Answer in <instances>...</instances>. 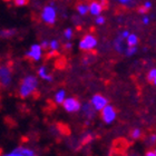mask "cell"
I'll list each match as a JSON object with an SVG mask.
<instances>
[{"mask_svg":"<svg viewBox=\"0 0 156 156\" xmlns=\"http://www.w3.org/2000/svg\"><path fill=\"white\" fill-rule=\"evenodd\" d=\"M39 87V78L34 74H27L21 78L18 86V95L20 98L26 99L36 94Z\"/></svg>","mask_w":156,"mask_h":156,"instance_id":"obj_1","label":"cell"},{"mask_svg":"<svg viewBox=\"0 0 156 156\" xmlns=\"http://www.w3.org/2000/svg\"><path fill=\"white\" fill-rule=\"evenodd\" d=\"M57 17H58V9L56 7L55 1H50L41 8L40 20L46 25H48V26L55 25L57 21Z\"/></svg>","mask_w":156,"mask_h":156,"instance_id":"obj_2","label":"cell"},{"mask_svg":"<svg viewBox=\"0 0 156 156\" xmlns=\"http://www.w3.org/2000/svg\"><path fill=\"white\" fill-rule=\"evenodd\" d=\"M13 84V70L9 64H0V88L9 89Z\"/></svg>","mask_w":156,"mask_h":156,"instance_id":"obj_3","label":"cell"},{"mask_svg":"<svg viewBox=\"0 0 156 156\" xmlns=\"http://www.w3.org/2000/svg\"><path fill=\"white\" fill-rule=\"evenodd\" d=\"M98 45L97 38L93 35V34H86L85 36L81 37V39L78 42V48L80 49L81 51H93Z\"/></svg>","mask_w":156,"mask_h":156,"instance_id":"obj_4","label":"cell"},{"mask_svg":"<svg viewBox=\"0 0 156 156\" xmlns=\"http://www.w3.org/2000/svg\"><path fill=\"white\" fill-rule=\"evenodd\" d=\"M0 156H39L35 148L28 146V145H18L15 148L1 154Z\"/></svg>","mask_w":156,"mask_h":156,"instance_id":"obj_5","label":"cell"},{"mask_svg":"<svg viewBox=\"0 0 156 156\" xmlns=\"http://www.w3.org/2000/svg\"><path fill=\"white\" fill-rule=\"evenodd\" d=\"M44 51H45V49L42 48V46L40 44H33V45L30 46L28 50L26 51V58H28L29 60L31 62H40L42 59V56H44Z\"/></svg>","mask_w":156,"mask_h":156,"instance_id":"obj_6","label":"cell"},{"mask_svg":"<svg viewBox=\"0 0 156 156\" xmlns=\"http://www.w3.org/2000/svg\"><path fill=\"white\" fill-rule=\"evenodd\" d=\"M81 105L83 104L76 97H67L65 101L62 103V106L65 109V112H67L69 114H74V113H77V112L80 111Z\"/></svg>","mask_w":156,"mask_h":156,"instance_id":"obj_7","label":"cell"},{"mask_svg":"<svg viewBox=\"0 0 156 156\" xmlns=\"http://www.w3.org/2000/svg\"><path fill=\"white\" fill-rule=\"evenodd\" d=\"M116 116L117 112L114 106L112 105H107L103 111H101V117L105 124H112L116 119Z\"/></svg>","mask_w":156,"mask_h":156,"instance_id":"obj_8","label":"cell"},{"mask_svg":"<svg viewBox=\"0 0 156 156\" xmlns=\"http://www.w3.org/2000/svg\"><path fill=\"white\" fill-rule=\"evenodd\" d=\"M89 103L93 105V107H94L96 111L101 112L108 105V99L105 97L104 95L95 94L94 96L90 98V101H89Z\"/></svg>","mask_w":156,"mask_h":156,"instance_id":"obj_9","label":"cell"},{"mask_svg":"<svg viewBox=\"0 0 156 156\" xmlns=\"http://www.w3.org/2000/svg\"><path fill=\"white\" fill-rule=\"evenodd\" d=\"M37 76H38L39 79H41L44 81H47V83H51L54 80V77L52 75L49 73L48 67L46 65H41L39 66L37 68Z\"/></svg>","mask_w":156,"mask_h":156,"instance_id":"obj_10","label":"cell"},{"mask_svg":"<svg viewBox=\"0 0 156 156\" xmlns=\"http://www.w3.org/2000/svg\"><path fill=\"white\" fill-rule=\"evenodd\" d=\"M88 5H89V13H90L91 16H94V17L101 16V12H103V10H104V5L101 3V1L91 0Z\"/></svg>","mask_w":156,"mask_h":156,"instance_id":"obj_11","label":"cell"},{"mask_svg":"<svg viewBox=\"0 0 156 156\" xmlns=\"http://www.w3.org/2000/svg\"><path fill=\"white\" fill-rule=\"evenodd\" d=\"M81 113H83V116L86 118L87 120H91L95 117V113H96V109L93 107V105L90 103H85L84 105H81Z\"/></svg>","mask_w":156,"mask_h":156,"instance_id":"obj_12","label":"cell"},{"mask_svg":"<svg viewBox=\"0 0 156 156\" xmlns=\"http://www.w3.org/2000/svg\"><path fill=\"white\" fill-rule=\"evenodd\" d=\"M95 140V135L91 132H85L80 135V137L78 138V144H79V147L83 146H87L89 144Z\"/></svg>","mask_w":156,"mask_h":156,"instance_id":"obj_13","label":"cell"},{"mask_svg":"<svg viewBox=\"0 0 156 156\" xmlns=\"http://www.w3.org/2000/svg\"><path fill=\"white\" fill-rule=\"evenodd\" d=\"M127 42H126V39L122 38V37L118 35L116 39L114 40V48L117 52H119V54H125L127 49Z\"/></svg>","mask_w":156,"mask_h":156,"instance_id":"obj_14","label":"cell"},{"mask_svg":"<svg viewBox=\"0 0 156 156\" xmlns=\"http://www.w3.org/2000/svg\"><path fill=\"white\" fill-rule=\"evenodd\" d=\"M18 30L16 28H2L0 29V38L1 39H11L16 36Z\"/></svg>","mask_w":156,"mask_h":156,"instance_id":"obj_15","label":"cell"},{"mask_svg":"<svg viewBox=\"0 0 156 156\" xmlns=\"http://www.w3.org/2000/svg\"><path fill=\"white\" fill-rule=\"evenodd\" d=\"M66 98H67V93L65 89H58L54 95V101L57 105H62Z\"/></svg>","mask_w":156,"mask_h":156,"instance_id":"obj_16","label":"cell"},{"mask_svg":"<svg viewBox=\"0 0 156 156\" xmlns=\"http://www.w3.org/2000/svg\"><path fill=\"white\" fill-rule=\"evenodd\" d=\"M59 49H60V42H59V40H57V39L49 40V48H48L49 56H54Z\"/></svg>","mask_w":156,"mask_h":156,"instance_id":"obj_17","label":"cell"},{"mask_svg":"<svg viewBox=\"0 0 156 156\" xmlns=\"http://www.w3.org/2000/svg\"><path fill=\"white\" fill-rule=\"evenodd\" d=\"M76 11H77V13L79 16L81 17L86 16V15L89 13V5L86 2H79L76 6Z\"/></svg>","mask_w":156,"mask_h":156,"instance_id":"obj_18","label":"cell"},{"mask_svg":"<svg viewBox=\"0 0 156 156\" xmlns=\"http://www.w3.org/2000/svg\"><path fill=\"white\" fill-rule=\"evenodd\" d=\"M138 36L135 35V34H129V36L127 37L126 39V42H127V46L128 47H134V46H137L138 45Z\"/></svg>","mask_w":156,"mask_h":156,"instance_id":"obj_19","label":"cell"},{"mask_svg":"<svg viewBox=\"0 0 156 156\" xmlns=\"http://www.w3.org/2000/svg\"><path fill=\"white\" fill-rule=\"evenodd\" d=\"M62 36H64V38H65L67 41H70L73 39V37H74V29L70 28V27H67V28L64 30Z\"/></svg>","mask_w":156,"mask_h":156,"instance_id":"obj_20","label":"cell"},{"mask_svg":"<svg viewBox=\"0 0 156 156\" xmlns=\"http://www.w3.org/2000/svg\"><path fill=\"white\" fill-rule=\"evenodd\" d=\"M130 137L133 138V140H140V137H142V130L140 128H134L132 129L130 132Z\"/></svg>","mask_w":156,"mask_h":156,"instance_id":"obj_21","label":"cell"},{"mask_svg":"<svg viewBox=\"0 0 156 156\" xmlns=\"http://www.w3.org/2000/svg\"><path fill=\"white\" fill-rule=\"evenodd\" d=\"M137 52V46H134V47H127L126 51H125V56L127 57H132Z\"/></svg>","mask_w":156,"mask_h":156,"instance_id":"obj_22","label":"cell"},{"mask_svg":"<svg viewBox=\"0 0 156 156\" xmlns=\"http://www.w3.org/2000/svg\"><path fill=\"white\" fill-rule=\"evenodd\" d=\"M156 79V68H152L147 74V80L150 83H153Z\"/></svg>","mask_w":156,"mask_h":156,"instance_id":"obj_23","label":"cell"},{"mask_svg":"<svg viewBox=\"0 0 156 156\" xmlns=\"http://www.w3.org/2000/svg\"><path fill=\"white\" fill-rule=\"evenodd\" d=\"M105 23H106V18H105L103 15L95 17V23H96V25H98V26H103Z\"/></svg>","mask_w":156,"mask_h":156,"instance_id":"obj_24","label":"cell"},{"mask_svg":"<svg viewBox=\"0 0 156 156\" xmlns=\"http://www.w3.org/2000/svg\"><path fill=\"white\" fill-rule=\"evenodd\" d=\"M12 2L16 7H25L28 5L29 0H12Z\"/></svg>","mask_w":156,"mask_h":156,"instance_id":"obj_25","label":"cell"},{"mask_svg":"<svg viewBox=\"0 0 156 156\" xmlns=\"http://www.w3.org/2000/svg\"><path fill=\"white\" fill-rule=\"evenodd\" d=\"M156 143V135L155 134H152L148 138H147V144L148 145H154Z\"/></svg>","mask_w":156,"mask_h":156,"instance_id":"obj_26","label":"cell"},{"mask_svg":"<svg viewBox=\"0 0 156 156\" xmlns=\"http://www.w3.org/2000/svg\"><path fill=\"white\" fill-rule=\"evenodd\" d=\"M117 2H119L120 5H124V6H132L134 2V0H116Z\"/></svg>","mask_w":156,"mask_h":156,"instance_id":"obj_27","label":"cell"},{"mask_svg":"<svg viewBox=\"0 0 156 156\" xmlns=\"http://www.w3.org/2000/svg\"><path fill=\"white\" fill-rule=\"evenodd\" d=\"M151 21V18L147 15H143V18H142V23H143V25H148Z\"/></svg>","mask_w":156,"mask_h":156,"instance_id":"obj_28","label":"cell"},{"mask_svg":"<svg viewBox=\"0 0 156 156\" xmlns=\"http://www.w3.org/2000/svg\"><path fill=\"white\" fill-rule=\"evenodd\" d=\"M40 45L42 46V48L45 49V50H48L49 48V40H41V42H40Z\"/></svg>","mask_w":156,"mask_h":156,"instance_id":"obj_29","label":"cell"},{"mask_svg":"<svg viewBox=\"0 0 156 156\" xmlns=\"http://www.w3.org/2000/svg\"><path fill=\"white\" fill-rule=\"evenodd\" d=\"M137 11H138V13H140V15H146L147 11H148V10H147L146 8H145V7H144V6H140V8L137 9Z\"/></svg>","mask_w":156,"mask_h":156,"instance_id":"obj_30","label":"cell"},{"mask_svg":"<svg viewBox=\"0 0 156 156\" xmlns=\"http://www.w3.org/2000/svg\"><path fill=\"white\" fill-rule=\"evenodd\" d=\"M129 31H128V30H123V31H122V33L119 34V36L122 37V38H124V39H127V37L129 36Z\"/></svg>","mask_w":156,"mask_h":156,"instance_id":"obj_31","label":"cell"},{"mask_svg":"<svg viewBox=\"0 0 156 156\" xmlns=\"http://www.w3.org/2000/svg\"><path fill=\"white\" fill-rule=\"evenodd\" d=\"M143 6L145 7L148 11H150V10L152 9V6H153V5H152V2H151V1H145V2L143 3Z\"/></svg>","mask_w":156,"mask_h":156,"instance_id":"obj_32","label":"cell"},{"mask_svg":"<svg viewBox=\"0 0 156 156\" xmlns=\"http://www.w3.org/2000/svg\"><path fill=\"white\" fill-rule=\"evenodd\" d=\"M64 48L66 49V50H70V49L73 48V44L70 41H67L64 44Z\"/></svg>","mask_w":156,"mask_h":156,"instance_id":"obj_33","label":"cell"},{"mask_svg":"<svg viewBox=\"0 0 156 156\" xmlns=\"http://www.w3.org/2000/svg\"><path fill=\"white\" fill-rule=\"evenodd\" d=\"M145 156H156V148H155V150L148 151V152L145 154Z\"/></svg>","mask_w":156,"mask_h":156,"instance_id":"obj_34","label":"cell"},{"mask_svg":"<svg viewBox=\"0 0 156 156\" xmlns=\"http://www.w3.org/2000/svg\"><path fill=\"white\" fill-rule=\"evenodd\" d=\"M152 84H153V85H154V86H156V79H155V80H154V81H153V83H152Z\"/></svg>","mask_w":156,"mask_h":156,"instance_id":"obj_35","label":"cell"},{"mask_svg":"<svg viewBox=\"0 0 156 156\" xmlns=\"http://www.w3.org/2000/svg\"><path fill=\"white\" fill-rule=\"evenodd\" d=\"M3 1H6V2H9V1H12V0H3Z\"/></svg>","mask_w":156,"mask_h":156,"instance_id":"obj_36","label":"cell"}]
</instances>
